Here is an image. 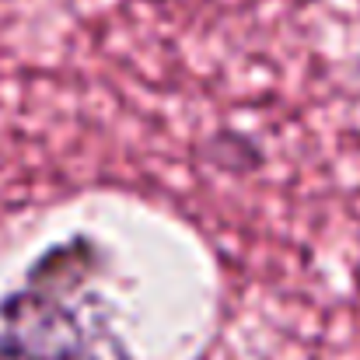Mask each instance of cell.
Wrapping results in <instances>:
<instances>
[{
    "mask_svg": "<svg viewBox=\"0 0 360 360\" xmlns=\"http://www.w3.org/2000/svg\"><path fill=\"white\" fill-rule=\"evenodd\" d=\"M98 276L95 238L74 235L46 248L0 301V360H129Z\"/></svg>",
    "mask_w": 360,
    "mask_h": 360,
    "instance_id": "obj_1",
    "label": "cell"
}]
</instances>
